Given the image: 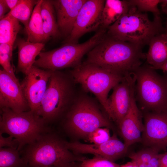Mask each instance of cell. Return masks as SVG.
<instances>
[{
  "instance_id": "1",
  "label": "cell",
  "mask_w": 167,
  "mask_h": 167,
  "mask_svg": "<svg viewBox=\"0 0 167 167\" xmlns=\"http://www.w3.org/2000/svg\"><path fill=\"white\" fill-rule=\"evenodd\" d=\"M142 47L108 36L87 54L85 62L123 76L132 75L146 59Z\"/></svg>"
},
{
  "instance_id": "2",
  "label": "cell",
  "mask_w": 167,
  "mask_h": 167,
  "mask_svg": "<svg viewBox=\"0 0 167 167\" xmlns=\"http://www.w3.org/2000/svg\"><path fill=\"white\" fill-rule=\"evenodd\" d=\"M51 71L38 113L48 125L64 118L78 92L76 84L68 71Z\"/></svg>"
},
{
  "instance_id": "3",
  "label": "cell",
  "mask_w": 167,
  "mask_h": 167,
  "mask_svg": "<svg viewBox=\"0 0 167 167\" xmlns=\"http://www.w3.org/2000/svg\"><path fill=\"white\" fill-rule=\"evenodd\" d=\"M165 31L161 20L151 21L147 13L140 12L130 5L127 12L107 28L106 34L142 47L148 44L154 36Z\"/></svg>"
},
{
  "instance_id": "4",
  "label": "cell",
  "mask_w": 167,
  "mask_h": 167,
  "mask_svg": "<svg viewBox=\"0 0 167 167\" xmlns=\"http://www.w3.org/2000/svg\"><path fill=\"white\" fill-rule=\"evenodd\" d=\"M65 143L51 131L25 147L20 152L28 167H60L84 159L68 149Z\"/></svg>"
},
{
  "instance_id": "5",
  "label": "cell",
  "mask_w": 167,
  "mask_h": 167,
  "mask_svg": "<svg viewBox=\"0 0 167 167\" xmlns=\"http://www.w3.org/2000/svg\"><path fill=\"white\" fill-rule=\"evenodd\" d=\"M51 131L43 118L34 111L16 112L8 108L0 109V133L12 136L19 152Z\"/></svg>"
},
{
  "instance_id": "6",
  "label": "cell",
  "mask_w": 167,
  "mask_h": 167,
  "mask_svg": "<svg viewBox=\"0 0 167 167\" xmlns=\"http://www.w3.org/2000/svg\"><path fill=\"white\" fill-rule=\"evenodd\" d=\"M87 93L82 89L78 91L73 104L63 118L64 127L68 132L86 138L98 128L112 126L109 119L101 112L98 101Z\"/></svg>"
},
{
  "instance_id": "7",
  "label": "cell",
  "mask_w": 167,
  "mask_h": 167,
  "mask_svg": "<svg viewBox=\"0 0 167 167\" xmlns=\"http://www.w3.org/2000/svg\"><path fill=\"white\" fill-rule=\"evenodd\" d=\"M68 72L75 83L80 84L84 91L95 95L109 119V93L124 76L85 61Z\"/></svg>"
},
{
  "instance_id": "8",
  "label": "cell",
  "mask_w": 167,
  "mask_h": 167,
  "mask_svg": "<svg viewBox=\"0 0 167 167\" xmlns=\"http://www.w3.org/2000/svg\"><path fill=\"white\" fill-rule=\"evenodd\" d=\"M155 70L150 66H141L133 73L135 79V99L142 109L146 112H167L165 79Z\"/></svg>"
},
{
  "instance_id": "9",
  "label": "cell",
  "mask_w": 167,
  "mask_h": 167,
  "mask_svg": "<svg viewBox=\"0 0 167 167\" xmlns=\"http://www.w3.org/2000/svg\"><path fill=\"white\" fill-rule=\"evenodd\" d=\"M107 29L100 28L89 39L81 43H66L58 48L41 52L34 65L51 71L73 68L80 64L84 56L105 36Z\"/></svg>"
},
{
  "instance_id": "10",
  "label": "cell",
  "mask_w": 167,
  "mask_h": 167,
  "mask_svg": "<svg viewBox=\"0 0 167 167\" xmlns=\"http://www.w3.org/2000/svg\"><path fill=\"white\" fill-rule=\"evenodd\" d=\"M104 0H86L81 8L66 43H78L85 34L101 27Z\"/></svg>"
},
{
  "instance_id": "11",
  "label": "cell",
  "mask_w": 167,
  "mask_h": 167,
  "mask_svg": "<svg viewBox=\"0 0 167 167\" xmlns=\"http://www.w3.org/2000/svg\"><path fill=\"white\" fill-rule=\"evenodd\" d=\"M51 72L33 65L20 83L30 110L38 114Z\"/></svg>"
},
{
  "instance_id": "12",
  "label": "cell",
  "mask_w": 167,
  "mask_h": 167,
  "mask_svg": "<svg viewBox=\"0 0 167 167\" xmlns=\"http://www.w3.org/2000/svg\"><path fill=\"white\" fill-rule=\"evenodd\" d=\"M144 130L141 142L159 151L167 147V111L146 112L143 115Z\"/></svg>"
},
{
  "instance_id": "13",
  "label": "cell",
  "mask_w": 167,
  "mask_h": 167,
  "mask_svg": "<svg viewBox=\"0 0 167 167\" xmlns=\"http://www.w3.org/2000/svg\"><path fill=\"white\" fill-rule=\"evenodd\" d=\"M0 107L16 112L30 110L19 80L3 69L0 70Z\"/></svg>"
},
{
  "instance_id": "14",
  "label": "cell",
  "mask_w": 167,
  "mask_h": 167,
  "mask_svg": "<svg viewBox=\"0 0 167 167\" xmlns=\"http://www.w3.org/2000/svg\"><path fill=\"white\" fill-rule=\"evenodd\" d=\"M67 148L72 152L91 154L114 162L126 153L129 147L114 134L107 141L99 144H85L78 141H66Z\"/></svg>"
},
{
  "instance_id": "15",
  "label": "cell",
  "mask_w": 167,
  "mask_h": 167,
  "mask_svg": "<svg viewBox=\"0 0 167 167\" xmlns=\"http://www.w3.org/2000/svg\"><path fill=\"white\" fill-rule=\"evenodd\" d=\"M135 84V79L132 75L125 76L123 80L113 87L112 93L108 98L109 119L118 125L129 110Z\"/></svg>"
},
{
  "instance_id": "16",
  "label": "cell",
  "mask_w": 167,
  "mask_h": 167,
  "mask_svg": "<svg viewBox=\"0 0 167 167\" xmlns=\"http://www.w3.org/2000/svg\"><path fill=\"white\" fill-rule=\"evenodd\" d=\"M142 115L136 102L134 88L132 93L129 110L118 125L124 143L129 147L135 143L141 142L142 135L144 128Z\"/></svg>"
},
{
  "instance_id": "17",
  "label": "cell",
  "mask_w": 167,
  "mask_h": 167,
  "mask_svg": "<svg viewBox=\"0 0 167 167\" xmlns=\"http://www.w3.org/2000/svg\"><path fill=\"white\" fill-rule=\"evenodd\" d=\"M86 0H52L61 34L67 37L71 33L78 13Z\"/></svg>"
},
{
  "instance_id": "18",
  "label": "cell",
  "mask_w": 167,
  "mask_h": 167,
  "mask_svg": "<svg viewBox=\"0 0 167 167\" xmlns=\"http://www.w3.org/2000/svg\"><path fill=\"white\" fill-rule=\"evenodd\" d=\"M18 61L17 71L25 75L33 65L36 57L44 46L43 43H33L19 39L17 42Z\"/></svg>"
},
{
  "instance_id": "19",
  "label": "cell",
  "mask_w": 167,
  "mask_h": 167,
  "mask_svg": "<svg viewBox=\"0 0 167 167\" xmlns=\"http://www.w3.org/2000/svg\"><path fill=\"white\" fill-rule=\"evenodd\" d=\"M148 45L146 59L152 68L157 70L167 62V32L165 31L155 36Z\"/></svg>"
},
{
  "instance_id": "20",
  "label": "cell",
  "mask_w": 167,
  "mask_h": 167,
  "mask_svg": "<svg viewBox=\"0 0 167 167\" xmlns=\"http://www.w3.org/2000/svg\"><path fill=\"white\" fill-rule=\"evenodd\" d=\"M130 6L128 0H105L102 11L101 27L107 29L127 12Z\"/></svg>"
},
{
  "instance_id": "21",
  "label": "cell",
  "mask_w": 167,
  "mask_h": 167,
  "mask_svg": "<svg viewBox=\"0 0 167 167\" xmlns=\"http://www.w3.org/2000/svg\"><path fill=\"white\" fill-rule=\"evenodd\" d=\"M43 0H38L25 30L27 40L33 43H43L47 40L44 32L41 9Z\"/></svg>"
},
{
  "instance_id": "22",
  "label": "cell",
  "mask_w": 167,
  "mask_h": 167,
  "mask_svg": "<svg viewBox=\"0 0 167 167\" xmlns=\"http://www.w3.org/2000/svg\"><path fill=\"white\" fill-rule=\"evenodd\" d=\"M41 12L43 30L46 40L50 37L55 38L61 36L52 0H43Z\"/></svg>"
},
{
  "instance_id": "23",
  "label": "cell",
  "mask_w": 167,
  "mask_h": 167,
  "mask_svg": "<svg viewBox=\"0 0 167 167\" xmlns=\"http://www.w3.org/2000/svg\"><path fill=\"white\" fill-rule=\"evenodd\" d=\"M21 28L19 22L8 16L0 20V44H8L13 47Z\"/></svg>"
},
{
  "instance_id": "24",
  "label": "cell",
  "mask_w": 167,
  "mask_h": 167,
  "mask_svg": "<svg viewBox=\"0 0 167 167\" xmlns=\"http://www.w3.org/2000/svg\"><path fill=\"white\" fill-rule=\"evenodd\" d=\"M38 0H21L19 3L6 16L17 19L24 25L25 29L28 26L34 8Z\"/></svg>"
},
{
  "instance_id": "25",
  "label": "cell",
  "mask_w": 167,
  "mask_h": 167,
  "mask_svg": "<svg viewBox=\"0 0 167 167\" xmlns=\"http://www.w3.org/2000/svg\"><path fill=\"white\" fill-rule=\"evenodd\" d=\"M0 167H28L17 148H0Z\"/></svg>"
},
{
  "instance_id": "26",
  "label": "cell",
  "mask_w": 167,
  "mask_h": 167,
  "mask_svg": "<svg viewBox=\"0 0 167 167\" xmlns=\"http://www.w3.org/2000/svg\"><path fill=\"white\" fill-rule=\"evenodd\" d=\"M128 1L130 5L135 6L139 11L152 13L154 16L153 19H161L160 12L158 7V5L160 3L161 0H130Z\"/></svg>"
},
{
  "instance_id": "27",
  "label": "cell",
  "mask_w": 167,
  "mask_h": 167,
  "mask_svg": "<svg viewBox=\"0 0 167 167\" xmlns=\"http://www.w3.org/2000/svg\"><path fill=\"white\" fill-rule=\"evenodd\" d=\"M13 46L6 43L0 44V63L3 69L14 77L13 67L11 64Z\"/></svg>"
},
{
  "instance_id": "28",
  "label": "cell",
  "mask_w": 167,
  "mask_h": 167,
  "mask_svg": "<svg viewBox=\"0 0 167 167\" xmlns=\"http://www.w3.org/2000/svg\"><path fill=\"white\" fill-rule=\"evenodd\" d=\"M80 167H120L119 165L106 158L95 156L91 159H84L80 161Z\"/></svg>"
},
{
  "instance_id": "29",
  "label": "cell",
  "mask_w": 167,
  "mask_h": 167,
  "mask_svg": "<svg viewBox=\"0 0 167 167\" xmlns=\"http://www.w3.org/2000/svg\"><path fill=\"white\" fill-rule=\"evenodd\" d=\"M108 128L99 127L89 134L86 138L92 144H99L108 141L111 138Z\"/></svg>"
},
{
  "instance_id": "30",
  "label": "cell",
  "mask_w": 167,
  "mask_h": 167,
  "mask_svg": "<svg viewBox=\"0 0 167 167\" xmlns=\"http://www.w3.org/2000/svg\"><path fill=\"white\" fill-rule=\"evenodd\" d=\"M159 151L151 147H147L129 155L131 161L148 163L152 158L158 153Z\"/></svg>"
},
{
  "instance_id": "31",
  "label": "cell",
  "mask_w": 167,
  "mask_h": 167,
  "mask_svg": "<svg viewBox=\"0 0 167 167\" xmlns=\"http://www.w3.org/2000/svg\"><path fill=\"white\" fill-rule=\"evenodd\" d=\"M18 144L15 139L11 136L6 137H3L0 133V148H17Z\"/></svg>"
},
{
  "instance_id": "32",
  "label": "cell",
  "mask_w": 167,
  "mask_h": 167,
  "mask_svg": "<svg viewBox=\"0 0 167 167\" xmlns=\"http://www.w3.org/2000/svg\"><path fill=\"white\" fill-rule=\"evenodd\" d=\"M10 11V10L6 3L5 0H0V19L4 18L6 13Z\"/></svg>"
},
{
  "instance_id": "33",
  "label": "cell",
  "mask_w": 167,
  "mask_h": 167,
  "mask_svg": "<svg viewBox=\"0 0 167 167\" xmlns=\"http://www.w3.org/2000/svg\"><path fill=\"white\" fill-rule=\"evenodd\" d=\"M161 154L154 156L148 163V167H160Z\"/></svg>"
},
{
  "instance_id": "34",
  "label": "cell",
  "mask_w": 167,
  "mask_h": 167,
  "mask_svg": "<svg viewBox=\"0 0 167 167\" xmlns=\"http://www.w3.org/2000/svg\"><path fill=\"white\" fill-rule=\"evenodd\" d=\"M5 1L11 11L19 3L21 0H5Z\"/></svg>"
},
{
  "instance_id": "35",
  "label": "cell",
  "mask_w": 167,
  "mask_h": 167,
  "mask_svg": "<svg viewBox=\"0 0 167 167\" xmlns=\"http://www.w3.org/2000/svg\"><path fill=\"white\" fill-rule=\"evenodd\" d=\"M160 3L162 11L167 15V0H161Z\"/></svg>"
},
{
  "instance_id": "36",
  "label": "cell",
  "mask_w": 167,
  "mask_h": 167,
  "mask_svg": "<svg viewBox=\"0 0 167 167\" xmlns=\"http://www.w3.org/2000/svg\"><path fill=\"white\" fill-rule=\"evenodd\" d=\"M60 167H80L79 164L76 161H73L65 164Z\"/></svg>"
},
{
  "instance_id": "37",
  "label": "cell",
  "mask_w": 167,
  "mask_h": 167,
  "mask_svg": "<svg viewBox=\"0 0 167 167\" xmlns=\"http://www.w3.org/2000/svg\"><path fill=\"white\" fill-rule=\"evenodd\" d=\"M120 167H138L137 165L134 161H131L126 163L120 166Z\"/></svg>"
},
{
  "instance_id": "38",
  "label": "cell",
  "mask_w": 167,
  "mask_h": 167,
  "mask_svg": "<svg viewBox=\"0 0 167 167\" xmlns=\"http://www.w3.org/2000/svg\"><path fill=\"white\" fill-rule=\"evenodd\" d=\"M134 161L136 163L138 167H148V163H145L139 161Z\"/></svg>"
},
{
  "instance_id": "39",
  "label": "cell",
  "mask_w": 167,
  "mask_h": 167,
  "mask_svg": "<svg viewBox=\"0 0 167 167\" xmlns=\"http://www.w3.org/2000/svg\"><path fill=\"white\" fill-rule=\"evenodd\" d=\"M157 70H161L167 72V62L158 68Z\"/></svg>"
},
{
  "instance_id": "40",
  "label": "cell",
  "mask_w": 167,
  "mask_h": 167,
  "mask_svg": "<svg viewBox=\"0 0 167 167\" xmlns=\"http://www.w3.org/2000/svg\"><path fill=\"white\" fill-rule=\"evenodd\" d=\"M165 29V31L167 32V20H166V28Z\"/></svg>"
},
{
  "instance_id": "41",
  "label": "cell",
  "mask_w": 167,
  "mask_h": 167,
  "mask_svg": "<svg viewBox=\"0 0 167 167\" xmlns=\"http://www.w3.org/2000/svg\"><path fill=\"white\" fill-rule=\"evenodd\" d=\"M165 79L166 82V84H167V79Z\"/></svg>"
},
{
  "instance_id": "42",
  "label": "cell",
  "mask_w": 167,
  "mask_h": 167,
  "mask_svg": "<svg viewBox=\"0 0 167 167\" xmlns=\"http://www.w3.org/2000/svg\"><path fill=\"white\" fill-rule=\"evenodd\" d=\"M55 167L53 166H49V167Z\"/></svg>"
}]
</instances>
